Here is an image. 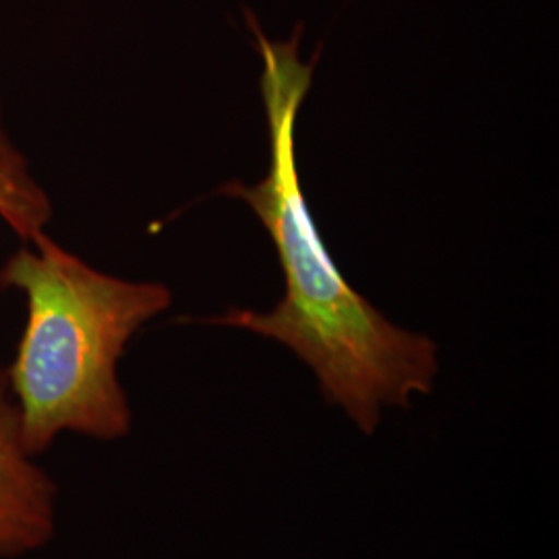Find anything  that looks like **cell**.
<instances>
[{
  "label": "cell",
  "mask_w": 559,
  "mask_h": 559,
  "mask_svg": "<svg viewBox=\"0 0 559 559\" xmlns=\"http://www.w3.org/2000/svg\"><path fill=\"white\" fill-rule=\"evenodd\" d=\"M59 487L21 436L20 411L0 369V559L29 556L57 535Z\"/></svg>",
  "instance_id": "3"
},
{
  "label": "cell",
  "mask_w": 559,
  "mask_h": 559,
  "mask_svg": "<svg viewBox=\"0 0 559 559\" xmlns=\"http://www.w3.org/2000/svg\"><path fill=\"white\" fill-rule=\"evenodd\" d=\"M0 286L27 300L25 330L7 369L25 448L40 456L60 433L127 438L133 411L119 362L141 328L168 311L173 290L100 272L46 233L7 260Z\"/></svg>",
  "instance_id": "2"
},
{
  "label": "cell",
  "mask_w": 559,
  "mask_h": 559,
  "mask_svg": "<svg viewBox=\"0 0 559 559\" xmlns=\"http://www.w3.org/2000/svg\"><path fill=\"white\" fill-rule=\"evenodd\" d=\"M258 38L261 98L270 133V166L258 185L230 180L222 195L245 201L278 251L284 297L270 311L230 307L200 323L239 328L274 340L305 362L328 404L373 436L385 408H408L429 396L440 373L438 344L388 320L344 278L321 237L300 187L297 122L307 98L318 52L300 59L302 27L286 41L267 40L247 11Z\"/></svg>",
  "instance_id": "1"
},
{
  "label": "cell",
  "mask_w": 559,
  "mask_h": 559,
  "mask_svg": "<svg viewBox=\"0 0 559 559\" xmlns=\"http://www.w3.org/2000/svg\"><path fill=\"white\" fill-rule=\"evenodd\" d=\"M52 212V200L9 133L0 104V221L23 242H32L46 233Z\"/></svg>",
  "instance_id": "4"
}]
</instances>
